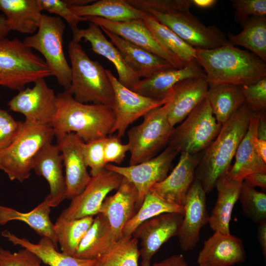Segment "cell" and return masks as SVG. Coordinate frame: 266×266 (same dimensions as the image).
I'll list each match as a JSON object with an SVG mask.
<instances>
[{
    "label": "cell",
    "mask_w": 266,
    "mask_h": 266,
    "mask_svg": "<svg viewBox=\"0 0 266 266\" xmlns=\"http://www.w3.org/2000/svg\"><path fill=\"white\" fill-rule=\"evenodd\" d=\"M65 29L62 18L43 14L37 32L27 36L23 42L42 55L59 84L68 90L71 83V69L63 50Z\"/></svg>",
    "instance_id": "obj_7"
},
{
    "label": "cell",
    "mask_w": 266,
    "mask_h": 266,
    "mask_svg": "<svg viewBox=\"0 0 266 266\" xmlns=\"http://www.w3.org/2000/svg\"><path fill=\"white\" fill-rule=\"evenodd\" d=\"M184 214L177 236L181 248L193 249L200 239L201 228L208 223L206 193L201 184L195 179L186 197Z\"/></svg>",
    "instance_id": "obj_18"
},
{
    "label": "cell",
    "mask_w": 266,
    "mask_h": 266,
    "mask_svg": "<svg viewBox=\"0 0 266 266\" xmlns=\"http://www.w3.org/2000/svg\"><path fill=\"white\" fill-rule=\"evenodd\" d=\"M69 7L80 17H97L113 21L143 19L148 14L131 5L127 0H100L84 6Z\"/></svg>",
    "instance_id": "obj_32"
},
{
    "label": "cell",
    "mask_w": 266,
    "mask_h": 266,
    "mask_svg": "<svg viewBox=\"0 0 266 266\" xmlns=\"http://www.w3.org/2000/svg\"><path fill=\"white\" fill-rule=\"evenodd\" d=\"M140 266H151L150 261L147 260H142Z\"/></svg>",
    "instance_id": "obj_56"
},
{
    "label": "cell",
    "mask_w": 266,
    "mask_h": 266,
    "mask_svg": "<svg viewBox=\"0 0 266 266\" xmlns=\"http://www.w3.org/2000/svg\"><path fill=\"white\" fill-rule=\"evenodd\" d=\"M170 212L184 215V207L170 203L149 191L140 208L125 226L123 236H131L135 229L144 221L161 214Z\"/></svg>",
    "instance_id": "obj_37"
},
{
    "label": "cell",
    "mask_w": 266,
    "mask_h": 266,
    "mask_svg": "<svg viewBox=\"0 0 266 266\" xmlns=\"http://www.w3.org/2000/svg\"><path fill=\"white\" fill-rule=\"evenodd\" d=\"M57 97L58 109L51 125L57 140L73 133L88 143L113 133L115 118L111 106L81 103L66 90Z\"/></svg>",
    "instance_id": "obj_3"
},
{
    "label": "cell",
    "mask_w": 266,
    "mask_h": 266,
    "mask_svg": "<svg viewBox=\"0 0 266 266\" xmlns=\"http://www.w3.org/2000/svg\"><path fill=\"white\" fill-rule=\"evenodd\" d=\"M153 266H189L183 256L181 254L174 255L163 261L155 263Z\"/></svg>",
    "instance_id": "obj_51"
},
{
    "label": "cell",
    "mask_w": 266,
    "mask_h": 266,
    "mask_svg": "<svg viewBox=\"0 0 266 266\" xmlns=\"http://www.w3.org/2000/svg\"><path fill=\"white\" fill-rule=\"evenodd\" d=\"M206 98L217 122L221 125L245 103L241 86L233 84L209 87Z\"/></svg>",
    "instance_id": "obj_33"
},
{
    "label": "cell",
    "mask_w": 266,
    "mask_h": 266,
    "mask_svg": "<svg viewBox=\"0 0 266 266\" xmlns=\"http://www.w3.org/2000/svg\"><path fill=\"white\" fill-rule=\"evenodd\" d=\"M0 85H1V83H0Z\"/></svg>",
    "instance_id": "obj_57"
},
{
    "label": "cell",
    "mask_w": 266,
    "mask_h": 266,
    "mask_svg": "<svg viewBox=\"0 0 266 266\" xmlns=\"http://www.w3.org/2000/svg\"><path fill=\"white\" fill-rule=\"evenodd\" d=\"M57 141L65 168L66 199L71 200L83 191L91 178L82 151L84 142L73 133L66 134Z\"/></svg>",
    "instance_id": "obj_19"
},
{
    "label": "cell",
    "mask_w": 266,
    "mask_h": 266,
    "mask_svg": "<svg viewBox=\"0 0 266 266\" xmlns=\"http://www.w3.org/2000/svg\"><path fill=\"white\" fill-rule=\"evenodd\" d=\"M216 0H192L193 5L201 9H209L214 7Z\"/></svg>",
    "instance_id": "obj_53"
},
{
    "label": "cell",
    "mask_w": 266,
    "mask_h": 266,
    "mask_svg": "<svg viewBox=\"0 0 266 266\" xmlns=\"http://www.w3.org/2000/svg\"><path fill=\"white\" fill-rule=\"evenodd\" d=\"M51 207L48 195L42 202L28 212H21L0 205V225L11 221L23 222L42 237L50 239L57 247L58 243L54 224L50 218Z\"/></svg>",
    "instance_id": "obj_31"
},
{
    "label": "cell",
    "mask_w": 266,
    "mask_h": 266,
    "mask_svg": "<svg viewBox=\"0 0 266 266\" xmlns=\"http://www.w3.org/2000/svg\"><path fill=\"white\" fill-rule=\"evenodd\" d=\"M242 182L229 179L225 176L217 182L215 187L217 190V198L208 221L210 227L214 231L230 234L232 214L239 199Z\"/></svg>",
    "instance_id": "obj_30"
},
{
    "label": "cell",
    "mask_w": 266,
    "mask_h": 266,
    "mask_svg": "<svg viewBox=\"0 0 266 266\" xmlns=\"http://www.w3.org/2000/svg\"><path fill=\"white\" fill-rule=\"evenodd\" d=\"M168 108L167 101L163 105L146 113L140 124L128 131V144L131 153L129 166L155 157L168 144L174 128L168 120Z\"/></svg>",
    "instance_id": "obj_9"
},
{
    "label": "cell",
    "mask_w": 266,
    "mask_h": 266,
    "mask_svg": "<svg viewBox=\"0 0 266 266\" xmlns=\"http://www.w3.org/2000/svg\"><path fill=\"white\" fill-rule=\"evenodd\" d=\"M71 83L68 91L78 102L111 107L114 91L106 69L91 60L80 42L72 39L68 45Z\"/></svg>",
    "instance_id": "obj_4"
},
{
    "label": "cell",
    "mask_w": 266,
    "mask_h": 266,
    "mask_svg": "<svg viewBox=\"0 0 266 266\" xmlns=\"http://www.w3.org/2000/svg\"><path fill=\"white\" fill-rule=\"evenodd\" d=\"M260 113L253 112L251 115L248 130L236 151L234 163L225 175L229 179L243 181L251 173H266V163L256 147Z\"/></svg>",
    "instance_id": "obj_26"
},
{
    "label": "cell",
    "mask_w": 266,
    "mask_h": 266,
    "mask_svg": "<svg viewBox=\"0 0 266 266\" xmlns=\"http://www.w3.org/2000/svg\"><path fill=\"white\" fill-rule=\"evenodd\" d=\"M34 84L32 88L19 91L7 105L10 110L22 114L27 122L51 126L58 109L57 95L44 78Z\"/></svg>",
    "instance_id": "obj_13"
},
{
    "label": "cell",
    "mask_w": 266,
    "mask_h": 266,
    "mask_svg": "<svg viewBox=\"0 0 266 266\" xmlns=\"http://www.w3.org/2000/svg\"><path fill=\"white\" fill-rule=\"evenodd\" d=\"M51 76L45 61L23 41L17 38L0 39L1 86L19 91L29 83Z\"/></svg>",
    "instance_id": "obj_5"
},
{
    "label": "cell",
    "mask_w": 266,
    "mask_h": 266,
    "mask_svg": "<svg viewBox=\"0 0 266 266\" xmlns=\"http://www.w3.org/2000/svg\"><path fill=\"white\" fill-rule=\"evenodd\" d=\"M100 28L119 51L127 65L140 77L147 78L161 71L174 68L160 57L132 44L114 33Z\"/></svg>",
    "instance_id": "obj_27"
},
{
    "label": "cell",
    "mask_w": 266,
    "mask_h": 266,
    "mask_svg": "<svg viewBox=\"0 0 266 266\" xmlns=\"http://www.w3.org/2000/svg\"><path fill=\"white\" fill-rule=\"evenodd\" d=\"M94 218L89 216L71 220L57 218L54 228L58 243L62 252L75 257L78 246L91 227Z\"/></svg>",
    "instance_id": "obj_36"
},
{
    "label": "cell",
    "mask_w": 266,
    "mask_h": 266,
    "mask_svg": "<svg viewBox=\"0 0 266 266\" xmlns=\"http://www.w3.org/2000/svg\"><path fill=\"white\" fill-rule=\"evenodd\" d=\"M257 238L264 256L266 257V221L259 223L257 230Z\"/></svg>",
    "instance_id": "obj_52"
},
{
    "label": "cell",
    "mask_w": 266,
    "mask_h": 266,
    "mask_svg": "<svg viewBox=\"0 0 266 266\" xmlns=\"http://www.w3.org/2000/svg\"><path fill=\"white\" fill-rule=\"evenodd\" d=\"M256 149L260 157L266 162V113H260L257 128Z\"/></svg>",
    "instance_id": "obj_49"
},
{
    "label": "cell",
    "mask_w": 266,
    "mask_h": 266,
    "mask_svg": "<svg viewBox=\"0 0 266 266\" xmlns=\"http://www.w3.org/2000/svg\"><path fill=\"white\" fill-rule=\"evenodd\" d=\"M68 6H80L88 5L95 0H64Z\"/></svg>",
    "instance_id": "obj_55"
},
{
    "label": "cell",
    "mask_w": 266,
    "mask_h": 266,
    "mask_svg": "<svg viewBox=\"0 0 266 266\" xmlns=\"http://www.w3.org/2000/svg\"><path fill=\"white\" fill-rule=\"evenodd\" d=\"M1 235L15 245H19L37 256L44 264L49 266H95L96 259H84L67 255L59 252L53 242L42 237L37 243L27 238H21L5 230Z\"/></svg>",
    "instance_id": "obj_28"
},
{
    "label": "cell",
    "mask_w": 266,
    "mask_h": 266,
    "mask_svg": "<svg viewBox=\"0 0 266 266\" xmlns=\"http://www.w3.org/2000/svg\"><path fill=\"white\" fill-rule=\"evenodd\" d=\"M246 255L241 239L215 232L204 241L197 263L199 266H231L244 262Z\"/></svg>",
    "instance_id": "obj_23"
},
{
    "label": "cell",
    "mask_w": 266,
    "mask_h": 266,
    "mask_svg": "<svg viewBox=\"0 0 266 266\" xmlns=\"http://www.w3.org/2000/svg\"><path fill=\"white\" fill-rule=\"evenodd\" d=\"M41 263L37 256L26 249L11 252L0 247V266H42Z\"/></svg>",
    "instance_id": "obj_45"
},
{
    "label": "cell",
    "mask_w": 266,
    "mask_h": 266,
    "mask_svg": "<svg viewBox=\"0 0 266 266\" xmlns=\"http://www.w3.org/2000/svg\"><path fill=\"white\" fill-rule=\"evenodd\" d=\"M98 139L88 143L84 142L82 151L87 167L90 168V175H95L105 168L104 146L105 138Z\"/></svg>",
    "instance_id": "obj_42"
},
{
    "label": "cell",
    "mask_w": 266,
    "mask_h": 266,
    "mask_svg": "<svg viewBox=\"0 0 266 266\" xmlns=\"http://www.w3.org/2000/svg\"><path fill=\"white\" fill-rule=\"evenodd\" d=\"M221 126L217 122L206 98L180 125L173 128L167 144L178 154L201 153L215 139Z\"/></svg>",
    "instance_id": "obj_8"
},
{
    "label": "cell",
    "mask_w": 266,
    "mask_h": 266,
    "mask_svg": "<svg viewBox=\"0 0 266 266\" xmlns=\"http://www.w3.org/2000/svg\"><path fill=\"white\" fill-rule=\"evenodd\" d=\"M243 214L255 223L266 221V194L243 182L239 199Z\"/></svg>",
    "instance_id": "obj_40"
},
{
    "label": "cell",
    "mask_w": 266,
    "mask_h": 266,
    "mask_svg": "<svg viewBox=\"0 0 266 266\" xmlns=\"http://www.w3.org/2000/svg\"><path fill=\"white\" fill-rule=\"evenodd\" d=\"M208 89L206 76L187 78L173 86L170 91L167 111L172 127L182 122L206 98Z\"/></svg>",
    "instance_id": "obj_22"
},
{
    "label": "cell",
    "mask_w": 266,
    "mask_h": 266,
    "mask_svg": "<svg viewBox=\"0 0 266 266\" xmlns=\"http://www.w3.org/2000/svg\"><path fill=\"white\" fill-rule=\"evenodd\" d=\"M196 60L209 87L250 85L266 77V62L247 50L228 44L213 49H196Z\"/></svg>",
    "instance_id": "obj_1"
},
{
    "label": "cell",
    "mask_w": 266,
    "mask_h": 266,
    "mask_svg": "<svg viewBox=\"0 0 266 266\" xmlns=\"http://www.w3.org/2000/svg\"><path fill=\"white\" fill-rule=\"evenodd\" d=\"M32 170L48 182L51 206H58L66 197V184L63 172V160L57 145L52 143L42 148L35 156Z\"/></svg>",
    "instance_id": "obj_24"
},
{
    "label": "cell",
    "mask_w": 266,
    "mask_h": 266,
    "mask_svg": "<svg viewBox=\"0 0 266 266\" xmlns=\"http://www.w3.org/2000/svg\"><path fill=\"white\" fill-rule=\"evenodd\" d=\"M178 154L167 145L158 156L138 164L122 166L108 164L105 168L120 174L134 186L138 192L137 210L152 187L167 176L171 164Z\"/></svg>",
    "instance_id": "obj_15"
},
{
    "label": "cell",
    "mask_w": 266,
    "mask_h": 266,
    "mask_svg": "<svg viewBox=\"0 0 266 266\" xmlns=\"http://www.w3.org/2000/svg\"><path fill=\"white\" fill-rule=\"evenodd\" d=\"M123 178L120 174L105 168L91 176L83 191L71 200L69 206L63 210L58 218L71 220L97 215L107 195L118 188Z\"/></svg>",
    "instance_id": "obj_14"
},
{
    "label": "cell",
    "mask_w": 266,
    "mask_h": 266,
    "mask_svg": "<svg viewBox=\"0 0 266 266\" xmlns=\"http://www.w3.org/2000/svg\"><path fill=\"white\" fill-rule=\"evenodd\" d=\"M202 153L195 155L181 153L177 164L170 174L154 185L150 191L170 203L184 206Z\"/></svg>",
    "instance_id": "obj_20"
},
{
    "label": "cell",
    "mask_w": 266,
    "mask_h": 266,
    "mask_svg": "<svg viewBox=\"0 0 266 266\" xmlns=\"http://www.w3.org/2000/svg\"><path fill=\"white\" fill-rule=\"evenodd\" d=\"M252 112L244 103L222 125L215 139L202 153L195 170V178L205 193L215 188L218 181L225 176L237 147L248 128Z\"/></svg>",
    "instance_id": "obj_2"
},
{
    "label": "cell",
    "mask_w": 266,
    "mask_h": 266,
    "mask_svg": "<svg viewBox=\"0 0 266 266\" xmlns=\"http://www.w3.org/2000/svg\"><path fill=\"white\" fill-rule=\"evenodd\" d=\"M203 76H206L204 70L195 59L182 68L164 70L140 79L130 89L150 98L163 100L167 97L178 82L189 78Z\"/></svg>",
    "instance_id": "obj_25"
},
{
    "label": "cell",
    "mask_w": 266,
    "mask_h": 266,
    "mask_svg": "<svg viewBox=\"0 0 266 266\" xmlns=\"http://www.w3.org/2000/svg\"><path fill=\"white\" fill-rule=\"evenodd\" d=\"M72 33L73 39L80 42L84 39L88 41L95 53L105 57L113 64L118 74V80L123 85L130 89L139 81V76L127 65L119 51L106 38L98 25L89 22L88 28H77Z\"/></svg>",
    "instance_id": "obj_21"
},
{
    "label": "cell",
    "mask_w": 266,
    "mask_h": 266,
    "mask_svg": "<svg viewBox=\"0 0 266 266\" xmlns=\"http://www.w3.org/2000/svg\"><path fill=\"white\" fill-rule=\"evenodd\" d=\"M128 143L123 144L117 135L108 136L105 138L104 154L105 163L120 164L124 161L126 153L129 151Z\"/></svg>",
    "instance_id": "obj_48"
},
{
    "label": "cell",
    "mask_w": 266,
    "mask_h": 266,
    "mask_svg": "<svg viewBox=\"0 0 266 266\" xmlns=\"http://www.w3.org/2000/svg\"><path fill=\"white\" fill-rule=\"evenodd\" d=\"M146 12L195 49H213L230 44L222 31L214 25L205 26L190 10L161 13L148 9Z\"/></svg>",
    "instance_id": "obj_10"
},
{
    "label": "cell",
    "mask_w": 266,
    "mask_h": 266,
    "mask_svg": "<svg viewBox=\"0 0 266 266\" xmlns=\"http://www.w3.org/2000/svg\"><path fill=\"white\" fill-rule=\"evenodd\" d=\"M10 32L4 15H0V39L5 38Z\"/></svg>",
    "instance_id": "obj_54"
},
{
    "label": "cell",
    "mask_w": 266,
    "mask_h": 266,
    "mask_svg": "<svg viewBox=\"0 0 266 266\" xmlns=\"http://www.w3.org/2000/svg\"><path fill=\"white\" fill-rule=\"evenodd\" d=\"M23 122L15 120L7 111L0 108V151L8 147L20 133Z\"/></svg>",
    "instance_id": "obj_47"
},
{
    "label": "cell",
    "mask_w": 266,
    "mask_h": 266,
    "mask_svg": "<svg viewBox=\"0 0 266 266\" xmlns=\"http://www.w3.org/2000/svg\"><path fill=\"white\" fill-rule=\"evenodd\" d=\"M244 103L253 112L266 110V77L255 83L241 86Z\"/></svg>",
    "instance_id": "obj_43"
},
{
    "label": "cell",
    "mask_w": 266,
    "mask_h": 266,
    "mask_svg": "<svg viewBox=\"0 0 266 266\" xmlns=\"http://www.w3.org/2000/svg\"><path fill=\"white\" fill-rule=\"evenodd\" d=\"M243 183L250 187H259L266 191V173L255 172L248 174L244 177Z\"/></svg>",
    "instance_id": "obj_50"
},
{
    "label": "cell",
    "mask_w": 266,
    "mask_h": 266,
    "mask_svg": "<svg viewBox=\"0 0 266 266\" xmlns=\"http://www.w3.org/2000/svg\"><path fill=\"white\" fill-rule=\"evenodd\" d=\"M42 10L54 13L64 19L70 27L71 31L77 28L78 24L82 21H88L86 17H80L75 14L64 0H39Z\"/></svg>",
    "instance_id": "obj_46"
},
{
    "label": "cell",
    "mask_w": 266,
    "mask_h": 266,
    "mask_svg": "<svg viewBox=\"0 0 266 266\" xmlns=\"http://www.w3.org/2000/svg\"><path fill=\"white\" fill-rule=\"evenodd\" d=\"M137 200L136 189L124 177L116 192L104 199L100 213L106 218L109 231L104 242L101 255L113 247L123 237L125 226L137 211Z\"/></svg>",
    "instance_id": "obj_12"
},
{
    "label": "cell",
    "mask_w": 266,
    "mask_h": 266,
    "mask_svg": "<svg viewBox=\"0 0 266 266\" xmlns=\"http://www.w3.org/2000/svg\"><path fill=\"white\" fill-rule=\"evenodd\" d=\"M143 20L159 43L181 61L187 64L196 59V49L152 15L148 13Z\"/></svg>",
    "instance_id": "obj_35"
},
{
    "label": "cell",
    "mask_w": 266,
    "mask_h": 266,
    "mask_svg": "<svg viewBox=\"0 0 266 266\" xmlns=\"http://www.w3.org/2000/svg\"><path fill=\"white\" fill-rule=\"evenodd\" d=\"M133 7L146 12L152 9L161 13L183 12L193 6L192 0H127Z\"/></svg>",
    "instance_id": "obj_41"
},
{
    "label": "cell",
    "mask_w": 266,
    "mask_h": 266,
    "mask_svg": "<svg viewBox=\"0 0 266 266\" xmlns=\"http://www.w3.org/2000/svg\"><path fill=\"white\" fill-rule=\"evenodd\" d=\"M55 136L51 126L23 122L16 139L0 151V169L11 180L22 182L29 178L35 156Z\"/></svg>",
    "instance_id": "obj_6"
},
{
    "label": "cell",
    "mask_w": 266,
    "mask_h": 266,
    "mask_svg": "<svg viewBox=\"0 0 266 266\" xmlns=\"http://www.w3.org/2000/svg\"><path fill=\"white\" fill-rule=\"evenodd\" d=\"M184 215L176 212L163 213L139 225L132 236L140 240V256L150 261L161 247L177 236Z\"/></svg>",
    "instance_id": "obj_17"
},
{
    "label": "cell",
    "mask_w": 266,
    "mask_h": 266,
    "mask_svg": "<svg viewBox=\"0 0 266 266\" xmlns=\"http://www.w3.org/2000/svg\"><path fill=\"white\" fill-rule=\"evenodd\" d=\"M0 10L10 31L23 34H34L43 15L39 0H0Z\"/></svg>",
    "instance_id": "obj_29"
},
{
    "label": "cell",
    "mask_w": 266,
    "mask_h": 266,
    "mask_svg": "<svg viewBox=\"0 0 266 266\" xmlns=\"http://www.w3.org/2000/svg\"><path fill=\"white\" fill-rule=\"evenodd\" d=\"M94 23L128 41L166 60L173 67L180 68L187 64L165 48L155 38L143 19L113 21L97 17H86Z\"/></svg>",
    "instance_id": "obj_16"
},
{
    "label": "cell",
    "mask_w": 266,
    "mask_h": 266,
    "mask_svg": "<svg viewBox=\"0 0 266 266\" xmlns=\"http://www.w3.org/2000/svg\"><path fill=\"white\" fill-rule=\"evenodd\" d=\"M114 91V100L111 106L115 121L113 133L121 138L128 127L152 109L165 104L169 99L170 92L167 98L163 100L150 98L126 87L121 84L111 70L106 69Z\"/></svg>",
    "instance_id": "obj_11"
},
{
    "label": "cell",
    "mask_w": 266,
    "mask_h": 266,
    "mask_svg": "<svg viewBox=\"0 0 266 266\" xmlns=\"http://www.w3.org/2000/svg\"><path fill=\"white\" fill-rule=\"evenodd\" d=\"M234 9V19L242 25L252 16H266V0H231Z\"/></svg>",
    "instance_id": "obj_44"
},
{
    "label": "cell",
    "mask_w": 266,
    "mask_h": 266,
    "mask_svg": "<svg viewBox=\"0 0 266 266\" xmlns=\"http://www.w3.org/2000/svg\"><path fill=\"white\" fill-rule=\"evenodd\" d=\"M138 240L123 236L110 250L98 257L95 266H138Z\"/></svg>",
    "instance_id": "obj_38"
},
{
    "label": "cell",
    "mask_w": 266,
    "mask_h": 266,
    "mask_svg": "<svg viewBox=\"0 0 266 266\" xmlns=\"http://www.w3.org/2000/svg\"><path fill=\"white\" fill-rule=\"evenodd\" d=\"M108 231V224L105 216L100 213L96 215L81 240L75 257L84 259H96L101 255Z\"/></svg>",
    "instance_id": "obj_39"
},
{
    "label": "cell",
    "mask_w": 266,
    "mask_h": 266,
    "mask_svg": "<svg viewBox=\"0 0 266 266\" xmlns=\"http://www.w3.org/2000/svg\"><path fill=\"white\" fill-rule=\"evenodd\" d=\"M237 34L228 33L230 44L239 45L266 62V16H252L241 25Z\"/></svg>",
    "instance_id": "obj_34"
}]
</instances>
